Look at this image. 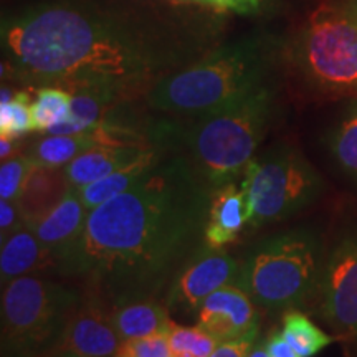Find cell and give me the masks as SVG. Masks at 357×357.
Segmentation results:
<instances>
[{"label": "cell", "instance_id": "26", "mask_svg": "<svg viewBox=\"0 0 357 357\" xmlns=\"http://www.w3.org/2000/svg\"><path fill=\"white\" fill-rule=\"evenodd\" d=\"M33 169L35 162L26 153L2 162V166H0V199L17 202L26 178Z\"/></svg>", "mask_w": 357, "mask_h": 357}, {"label": "cell", "instance_id": "21", "mask_svg": "<svg viewBox=\"0 0 357 357\" xmlns=\"http://www.w3.org/2000/svg\"><path fill=\"white\" fill-rule=\"evenodd\" d=\"M283 336L300 357H314L329 344L339 341L337 336L324 333L305 312L289 310L283 312Z\"/></svg>", "mask_w": 357, "mask_h": 357}, {"label": "cell", "instance_id": "28", "mask_svg": "<svg viewBox=\"0 0 357 357\" xmlns=\"http://www.w3.org/2000/svg\"><path fill=\"white\" fill-rule=\"evenodd\" d=\"M22 227H25V222L22 218L19 204L13 200L0 199V240L2 243Z\"/></svg>", "mask_w": 357, "mask_h": 357}, {"label": "cell", "instance_id": "14", "mask_svg": "<svg viewBox=\"0 0 357 357\" xmlns=\"http://www.w3.org/2000/svg\"><path fill=\"white\" fill-rule=\"evenodd\" d=\"M153 151L154 147L147 144H101L71 160L65 172L71 189L78 190L136 162Z\"/></svg>", "mask_w": 357, "mask_h": 357}, {"label": "cell", "instance_id": "25", "mask_svg": "<svg viewBox=\"0 0 357 357\" xmlns=\"http://www.w3.org/2000/svg\"><path fill=\"white\" fill-rule=\"evenodd\" d=\"M32 101L26 91H17L10 101L0 102V136L20 139L35 131Z\"/></svg>", "mask_w": 357, "mask_h": 357}, {"label": "cell", "instance_id": "16", "mask_svg": "<svg viewBox=\"0 0 357 357\" xmlns=\"http://www.w3.org/2000/svg\"><path fill=\"white\" fill-rule=\"evenodd\" d=\"M86 217L88 211L84 208L82 200L78 199L77 192L71 190L43 220L32 227L40 243L52 253L53 260H55V268L58 258L77 242L84 222H86Z\"/></svg>", "mask_w": 357, "mask_h": 357}, {"label": "cell", "instance_id": "12", "mask_svg": "<svg viewBox=\"0 0 357 357\" xmlns=\"http://www.w3.org/2000/svg\"><path fill=\"white\" fill-rule=\"evenodd\" d=\"M119 344L121 337L111 319V306L96 294L83 291V300L66 328L58 352H73L86 357H114Z\"/></svg>", "mask_w": 357, "mask_h": 357}, {"label": "cell", "instance_id": "18", "mask_svg": "<svg viewBox=\"0 0 357 357\" xmlns=\"http://www.w3.org/2000/svg\"><path fill=\"white\" fill-rule=\"evenodd\" d=\"M111 319L121 341L169 334L174 323L162 300H139L111 307Z\"/></svg>", "mask_w": 357, "mask_h": 357}, {"label": "cell", "instance_id": "15", "mask_svg": "<svg viewBox=\"0 0 357 357\" xmlns=\"http://www.w3.org/2000/svg\"><path fill=\"white\" fill-rule=\"evenodd\" d=\"M73 190L63 169L40 167L30 172L17 204L26 227L37 225Z\"/></svg>", "mask_w": 357, "mask_h": 357}, {"label": "cell", "instance_id": "9", "mask_svg": "<svg viewBox=\"0 0 357 357\" xmlns=\"http://www.w3.org/2000/svg\"><path fill=\"white\" fill-rule=\"evenodd\" d=\"M311 306L339 339L357 342V230L342 235L326 253Z\"/></svg>", "mask_w": 357, "mask_h": 357}, {"label": "cell", "instance_id": "5", "mask_svg": "<svg viewBox=\"0 0 357 357\" xmlns=\"http://www.w3.org/2000/svg\"><path fill=\"white\" fill-rule=\"evenodd\" d=\"M326 260L314 231L294 229L266 236L240 261L235 284L268 312L311 306Z\"/></svg>", "mask_w": 357, "mask_h": 357}, {"label": "cell", "instance_id": "1", "mask_svg": "<svg viewBox=\"0 0 357 357\" xmlns=\"http://www.w3.org/2000/svg\"><path fill=\"white\" fill-rule=\"evenodd\" d=\"M213 189L182 154L160 158L131 189L88 212L58 258L61 276L82 281L111 307L160 300L200 248Z\"/></svg>", "mask_w": 357, "mask_h": 357}, {"label": "cell", "instance_id": "8", "mask_svg": "<svg viewBox=\"0 0 357 357\" xmlns=\"http://www.w3.org/2000/svg\"><path fill=\"white\" fill-rule=\"evenodd\" d=\"M252 229L305 211L323 194L324 181L300 151L278 144L255 155L242 174Z\"/></svg>", "mask_w": 357, "mask_h": 357}, {"label": "cell", "instance_id": "17", "mask_svg": "<svg viewBox=\"0 0 357 357\" xmlns=\"http://www.w3.org/2000/svg\"><path fill=\"white\" fill-rule=\"evenodd\" d=\"M45 268H55L52 253L40 243L30 227H22L2 243L0 252V281L2 288L10 281Z\"/></svg>", "mask_w": 357, "mask_h": 357}, {"label": "cell", "instance_id": "20", "mask_svg": "<svg viewBox=\"0 0 357 357\" xmlns=\"http://www.w3.org/2000/svg\"><path fill=\"white\" fill-rule=\"evenodd\" d=\"M159 158L160 154L154 149L153 153L137 159L136 162L129 164V166L119 169L116 172H111L109 176H105L100 181L84 185L75 192H77L78 199L82 200L84 208L88 212L93 211V208L100 207V205L106 204L108 200L118 197L123 192L131 189L136 182H139L153 169Z\"/></svg>", "mask_w": 357, "mask_h": 357}, {"label": "cell", "instance_id": "22", "mask_svg": "<svg viewBox=\"0 0 357 357\" xmlns=\"http://www.w3.org/2000/svg\"><path fill=\"white\" fill-rule=\"evenodd\" d=\"M328 146L341 171L357 182V102L347 108L331 129Z\"/></svg>", "mask_w": 357, "mask_h": 357}, {"label": "cell", "instance_id": "31", "mask_svg": "<svg viewBox=\"0 0 357 357\" xmlns=\"http://www.w3.org/2000/svg\"><path fill=\"white\" fill-rule=\"evenodd\" d=\"M263 0H211V6L218 10H229L247 15V13L257 12L261 7Z\"/></svg>", "mask_w": 357, "mask_h": 357}, {"label": "cell", "instance_id": "27", "mask_svg": "<svg viewBox=\"0 0 357 357\" xmlns=\"http://www.w3.org/2000/svg\"><path fill=\"white\" fill-rule=\"evenodd\" d=\"M114 357H174L166 333L121 341Z\"/></svg>", "mask_w": 357, "mask_h": 357}, {"label": "cell", "instance_id": "7", "mask_svg": "<svg viewBox=\"0 0 357 357\" xmlns=\"http://www.w3.org/2000/svg\"><path fill=\"white\" fill-rule=\"evenodd\" d=\"M293 63L303 82L323 96L357 93V13L321 3L298 35Z\"/></svg>", "mask_w": 357, "mask_h": 357}, {"label": "cell", "instance_id": "34", "mask_svg": "<svg viewBox=\"0 0 357 357\" xmlns=\"http://www.w3.org/2000/svg\"><path fill=\"white\" fill-rule=\"evenodd\" d=\"M52 357H86V356H78V354H73V352H58V354Z\"/></svg>", "mask_w": 357, "mask_h": 357}, {"label": "cell", "instance_id": "4", "mask_svg": "<svg viewBox=\"0 0 357 357\" xmlns=\"http://www.w3.org/2000/svg\"><path fill=\"white\" fill-rule=\"evenodd\" d=\"M266 71L263 45L258 40H242L159 79L151 88L147 102L164 113L200 116L265 84Z\"/></svg>", "mask_w": 357, "mask_h": 357}, {"label": "cell", "instance_id": "30", "mask_svg": "<svg viewBox=\"0 0 357 357\" xmlns=\"http://www.w3.org/2000/svg\"><path fill=\"white\" fill-rule=\"evenodd\" d=\"M257 341L258 339L247 337V339H238V341L220 342L211 357H247L250 349H252Z\"/></svg>", "mask_w": 357, "mask_h": 357}, {"label": "cell", "instance_id": "6", "mask_svg": "<svg viewBox=\"0 0 357 357\" xmlns=\"http://www.w3.org/2000/svg\"><path fill=\"white\" fill-rule=\"evenodd\" d=\"M83 300V289L40 275L2 288L0 357H52Z\"/></svg>", "mask_w": 357, "mask_h": 357}, {"label": "cell", "instance_id": "24", "mask_svg": "<svg viewBox=\"0 0 357 357\" xmlns=\"http://www.w3.org/2000/svg\"><path fill=\"white\" fill-rule=\"evenodd\" d=\"M167 337L174 357H211L220 344L200 326H182L176 321L169 329Z\"/></svg>", "mask_w": 357, "mask_h": 357}, {"label": "cell", "instance_id": "11", "mask_svg": "<svg viewBox=\"0 0 357 357\" xmlns=\"http://www.w3.org/2000/svg\"><path fill=\"white\" fill-rule=\"evenodd\" d=\"M255 301L238 284H227L213 291L200 306L197 326L218 342L258 339L260 312Z\"/></svg>", "mask_w": 357, "mask_h": 357}, {"label": "cell", "instance_id": "3", "mask_svg": "<svg viewBox=\"0 0 357 357\" xmlns=\"http://www.w3.org/2000/svg\"><path fill=\"white\" fill-rule=\"evenodd\" d=\"M273 108V91L265 83L222 108L195 116V121L181 132L178 154L212 189L229 184L255 158Z\"/></svg>", "mask_w": 357, "mask_h": 357}, {"label": "cell", "instance_id": "19", "mask_svg": "<svg viewBox=\"0 0 357 357\" xmlns=\"http://www.w3.org/2000/svg\"><path fill=\"white\" fill-rule=\"evenodd\" d=\"M106 144L102 126H96L93 131L83 134H73V136H53L47 134L40 137L29 147L26 154L33 160L35 166L63 169L71 160L82 155L93 147Z\"/></svg>", "mask_w": 357, "mask_h": 357}, {"label": "cell", "instance_id": "32", "mask_svg": "<svg viewBox=\"0 0 357 357\" xmlns=\"http://www.w3.org/2000/svg\"><path fill=\"white\" fill-rule=\"evenodd\" d=\"M19 151H20L19 139H12V137H6V136L0 137V159H2V162H6V160L19 155Z\"/></svg>", "mask_w": 357, "mask_h": 357}, {"label": "cell", "instance_id": "23", "mask_svg": "<svg viewBox=\"0 0 357 357\" xmlns=\"http://www.w3.org/2000/svg\"><path fill=\"white\" fill-rule=\"evenodd\" d=\"M71 114V93L61 86H42L32 101L35 131L45 132Z\"/></svg>", "mask_w": 357, "mask_h": 357}, {"label": "cell", "instance_id": "13", "mask_svg": "<svg viewBox=\"0 0 357 357\" xmlns=\"http://www.w3.org/2000/svg\"><path fill=\"white\" fill-rule=\"evenodd\" d=\"M247 223L248 200L243 187L231 181L213 189L204 230L205 245L222 250L238 238Z\"/></svg>", "mask_w": 357, "mask_h": 357}, {"label": "cell", "instance_id": "33", "mask_svg": "<svg viewBox=\"0 0 357 357\" xmlns=\"http://www.w3.org/2000/svg\"><path fill=\"white\" fill-rule=\"evenodd\" d=\"M247 357H270V356H268V352H266L265 342L257 341L255 344H253L252 349H250Z\"/></svg>", "mask_w": 357, "mask_h": 357}, {"label": "cell", "instance_id": "10", "mask_svg": "<svg viewBox=\"0 0 357 357\" xmlns=\"http://www.w3.org/2000/svg\"><path fill=\"white\" fill-rule=\"evenodd\" d=\"M238 268L240 261L229 252L205 245L174 276L162 298L164 305L171 314L197 316L202 303L213 291L235 283Z\"/></svg>", "mask_w": 357, "mask_h": 357}, {"label": "cell", "instance_id": "2", "mask_svg": "<svg viewBox=\"0 0 357 357\" xmlns=\"http://www.w3.org/2000/svg\"><path fill=\"white\" fill-rule=\"evenodd\" d=\"M2 70L30 86L102 84L128 93L146 78L141 45L105 17L43 3L2 24Z\"/></svg>", "mask_w": 357, "mask_h": 357}, {"label": "cell", "instance_id": "29", "mask_svg": "<svg viewBox=\"0 0 357 357\" xmlns=\"http://www.w3.org/2000/svg\"><path fill=\"white\" fill-rule=\"evenodd\" d=\"M263 342H265L266 352L270 357H300L278 329H273Z\"/></svg>", "mask_w": 357, "mask_h": 357}]
</instances>
